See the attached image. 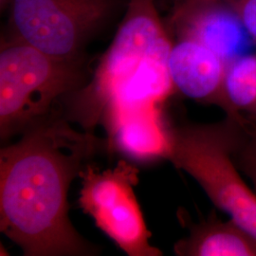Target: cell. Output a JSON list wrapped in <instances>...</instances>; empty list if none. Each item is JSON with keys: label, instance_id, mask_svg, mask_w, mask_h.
<instances>
[{"label": "cell", "instance_id": "1", "mask_svg": "<svg viewBox=\"0 0 256 256\" xmlns=\"http://www.w3.org/2000/svg\"><path fill=\"white\" fill-rule=\"evenodd\" d=\"M99 146L90 131L48 118L0 152V230L27 256H93L68 218V194Z\"/></svg>", "mask_w": 256, "mask_h": 256}, {"label": "cell", "instance_id": "2", "mask_svg": "<svg viewBox=\"0 0 256 256\" xmlns=\"http://www.w3.org/2000/svg\"><path fill=\"white\" fill-rule=\"evenodd\" d=\"M172 45L156 0H128L92 80L74 92V118L88 131L120 112L160 106L174 92L168 66Z\"/></svg>", "mask_w": 256, "mask_h": 256}, {"label": "cell", "instance_id": "3", "mask_svg": "<svg viewBox=\"0 0 256 256\" xmlns=\"http://www.w3.org/2000/svg\"><path fill=\"white\" fill-rule=\"evenodd\" d=\"M232 120L171 129L167 160L200 185L214 205L256 236V192L234 160Z\"/></svg>", "mask_w": 256, "mask_h": 256}, {"label": "cell", "instance_id": "4", "mask_svg": "<svg viewBox=\"0 0 256 256\" xmlns=\"http://www.w3.org/2000/svg\"><path fill=\"white\" fill-rule=\"evenodd\" d=\"M81 61L60 60L18 39L2 40L0 50L1 138L52 118L50 111L66 93L82 84Z\"/></svg>", "mask_w": 256, "mask_h": 256}, {"label": "cell", "instance_id": "5", "mask_svg": "<svg viewBox=\"0 0 256 256\" xmlns=\"http://www.w3.org/2000/svg\"><path fill=\"white\" fill-rule=\"evenodd\" d=\"M120 0H12L10 36L66 61H81L88 42L110 22Z\"/></svg>", "mask_w": 256, "mask_h": 256}, {"label": "cell", "instance_id": "6", "mask_svg": "<svg viewBox=\"0 0 256 256\" xmlns=\"http://www.w3.org/2000/svg\"><path fill=\"white\" fill-rule=\"evenodd\" d=\"M80 176V207L99 229L129 256H162L149 242L151 234L134 192L138 182L135 166L120 160L115 168L101 172L88 164Z\"/></svg>", "mask_w": 256, "mask_h": 256}, {"label": "cell", "instance_id": "7", "mask_svg": "<svg viewBox=\"0 0 256 256\" xmlns=\"http://www.w3.org/2000/svg\"><path fill=\"white\" fill-rule=\"evenodd\" d=\"M229 60L196 39L176 36L168 59L174 90L194 101L216 104L227 115L224 82Z\"/></svg>", "mask_w": 256, "mask_h": 256}, {"label": "cell", "instance_id": "8", "mask_svg": "<svg viewBox=\"0 0 256 256\" xmlns=\"http://www.w3.org/2000/svg\"><path fill=\"white\" fill-rule=\"evenodd\" d=\"M110 146L138 162L167 158L171 129L165 124L158 106L128 110L104 122Z\"/></svg>", "mask_w": 256, "mask_h": 256}, {"label": "cell", "instance_id": "9", "mask_svg": "<svg viewBox=\"0 0 256 256\" xmlns=\"http://www.w3.org/2000/svg\"><path fill=\"white\" fill-rule=\"evenodd\" d=\"M174 250L180 256H256V236L230 218L212 216L192 225Z\"/></svg>", "mask_w": 256, "mask_h": 256}, {"label": "cell", "instance_id": "10", "mask_svg": "<svg viewBox=\"0 0 256 256\" xmlns=\"http://www.w3.org/2000/svg\"><path fill=\"white\" fill-rule=\"evenodd\" d=\"M224 97L228 106L226 118L238 124L246 118L256 119V52L230 58Z\"/></svg>", "mask_w": 256, "mask_h": 256}, {"label": "cell", "instance_id": "11", "mask_svg": "<svg viewBox=\"0 0 256 256\" xmlns=\"http://www.w3.org/2000/svg\"><path fill=\"white\" fill-rule=\"evenodd\" d=\"M234 160L256 192V119L246 118L236 126Z\"/></svg>", "mask_w": 256, "mask_h": 256}, {"label": "cell", "instance_id": "12", "mask_svg": "<svg viewBox=\"0 0 256 256\" xmlns=\"http://www.w3.org/2000/svg\"><path fill=\"white\" fill-rule=\"evenodd\" d=\"M230 6L241 28L256 44V0H232Z\"/></svg>", "mask_w": 256, "mask_h": 256}, {"label": "cell", "instance_id": "13", "mask_svg": "<svg viewBox=\"0 0 256 256\" xmlns=\"http://www.w3.org/2000/svg\"><path fill=\"white\" fill-rule=\"evenodd\" d=\"M12 0H0V9L1 12H5L6 10H9L10 5Z\"/></svg>", "mask_w": 256, "mask_h": 256}, {"label": "cell", "instance_id": "14", "mask_svg": "<svg viewBox=\"0 0 256 256\" xmlns=\"http://www.w3.org/2000/svg\"><path fill=\"white\" fill-rule=\"evenodd\" d=\"M189 2H194V3H220L224 2L225 0H187Z\"/></svg>", "mask_w": 256, "mask_h": 256}]
</instances>
